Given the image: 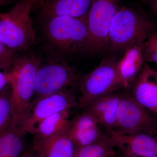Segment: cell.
Wrapping results in <instances>:
<instances>
[{
    "mask_svg": "<svg viewBox=\"0 0 157 157\" xmlns=\"http://www.w3.org/2000/svg\"><path fill=\"white\" fill-rule=\"evenodd\" d=\"M42 63L40 56L31 52L17 56L9 73L11 87L12 112L10 127L24 136L32 98L35 95L37 74Z\"/></svg>",
    "mask_w": 157,
    "mask_h": 157,
    "instance_id": "1",
    "label": "cell"
},
{
    "mask_svg": "<svg viewBox=\"0 0 157 157\" xmlns=\"http://www.w3.org/2000/svg\"><path fill=\"white\" fill-rule=\"evenodd\" d=\"M87 18L59 16L42 21V36L58 53H82L87 36Z\"/></svg>",
    "mask_w": 157,
    "mask_h": 157,
    "instance_id": "2",
    "label": "cell"
},
{
    "mask_svg": "<svg viewBox=\"0 0 157 157\" xmlns=\"http://www.w3.org/2000/svg\"><path fill=\"white\" fill-rule=\"evenodd\" d=\"M39 0H19L9 11L0 12V39L15 52L28 51L36 44L30 17Z\"/></svg>",
    "mask_w": 157,
    "mask_h": 157,
    "instance_id": "3",
    "label": "cell"
},
{
    "mask_svg": "<svg viewBox=\"0 0 157 157\" xmlns=\"http://www.w3.org/2000/svg\"><path fill=\"white\" fill-rule=\"evenodd\" d=\"M157 30V25L148 15L123 6L111 22L108 49L112 52L125 50L135 41H145L149 35Z\"/></svg>",
    "mask_w": 157,
    "mask_h": 157,
    "instance_id": "4",
    "label": "cell"
},
{
    "mask_svg": "<svg viewBox=\"0 0 157 157\" xmlns=\"http://www.w3.org/2000/svg\"><path fill=\"white\" fill-rule=\"evenodd\" d=\"M127 88L117 68V62L104 59L98 66L81 76L78 89L81 93L77 109H83L102 97Z\"/></svg>",
    "mask_w": 157,
    "mask_h": 157,
    "instance_id": "5",
    "label": "cell"
},
{
    "mask_svg": "<svg viewBox=\"0 0 157 157\" xmlns=\"http://www.w3.org/2000/svg\"><path fill=\"white\" fill-rule=\"evenodd\" d=\"M50 56L46 63H41L38 71L36 98L60 92L76 91L78 88L81 76L77 70L59 56Z\"/></svg>",
    "mask_w": 157,
    "mask_h": 157,
    "instance_id": "6",
    "label": "cell"
},
{
    "mask_svg": "<svg viewBox=\"0 0 157 157\" xmlns=\"http://www.w3.org/2000/svg\"><path fill=\"white\" fill-rule=\"evenodd\" d=\"M119 0H94L87 18V33L82 53L95 54L108 49L110 25L121 9Z\"/></svg>",
    "mask_w": 157,
    "mask_h": 157,
    "instance_id": "7",
    "label": "cell"
},
{
    "mask_svg": "<svg viewBox=\"0 0 157 157\" xmlns=\"http://www.w3.org/2000/svg\"><path fill=\"white\" fill-rule=\"evenodd\" d=\"M154 115L135 101L130 93H121L113 131L123 135L146 133L157 135V119Z\"/></svg>",
    "mask_w": 157,
    "mask_h": 157,
    "instance_id": "8",
    "label": "cell"
},
{
    "mask_svg": "<svg viewBox=\"0 0 157 157\" xmlns=\"http://www.w3.org/2000/svg\"><path fill=\"white\" fill-rule=\"evenodd\" d=\"M78 98L74 91H67L36 98L32 101L25 127V134L33 135L35 128L43 120L63 111L77 108Z\"/></svg>",
    "mask_w": 157,
    "mask_h": 157,
    "instance_id": "9",
    "label": "cell"
},
{
    "mask_svg": "<svg viewBox=\"0 0 157 157\" xmlns=\"http://www.w3.org/2000/svg\"><path fill=\"white\" fill-rule=\"evenodd\" d=\"M131 86L129 93L135 101L157 116L156 71L144 63L139 75Z\"/></svg>",
    "mask_w": 157,
    "mask_h": 157,
    "instance_id": "10",
    "label": "cell"
},
{
    "mask_svg": "<svg viewBox=\"0 0 157 157\" xmlns=\"http://www.w3.org/2000/svg\"><path fill=\"white\" fill-rule=\"evenodd\" d=\"M116 148L144 157L157 156V135L146 133L123 135L113 131L109 135Z\"/></svg>",
    "mask_w": 157,
    "mask_h": 157,
    "instance_id": "11",
    "label": "cell"
},
{
    "mask_svg": "<svg viewBox=\"0 0 157 157\" xmlns=\"http://www.w3.org/2000/svg\"><path fill=\"white\" fill-rule=\"evenodd\" d=\"M104 133L95 119L85 110L70 121L67 132L68 137L77 147L95 142Z\"/></svg>",
    "mask_w": 157,
    "mask_h": 157,
    "instance_id": "12",
    "label": "cell"
},
{
    "mask_svg": "<svg viewBox=\"0 0 157 157\" xmlns=\"http://www.w3.org/2000/svg\"><path fill=\"white\" fill-rule=\"evenodd\" d=\"M94 0H44L40 4L42 21L59 16L88 17Z\"/></svg>",
    "mask_w": 157,
    "mask_h": 157,
    "instance_id": "13",
    "label": "cell"
},
{
    "mask_svg": "<svg viewBox=\"0 0 157 157\" xmlns=\"http://www.w3.org/2000/svg\"><path fill=\"white\" fill-rule=\"evenodd\" d=\"M121 94L118 92L111 93L98 99L83 109L95 119L108 135L114 131L116 126L117 113Z\"/></svg>",
    "mask_w": 157,
    "mask_h": 157,
    "instance_id": "14",
    "label": "cell"
},
{
    "mask_svg": "<svg viewBox=\"0 0 157 157\" xmlns=\"http://www.w3.org/2000/svg\"><path fill=\"white\" fill-rule=\"evenodd\" d=\"M139 40L133 42L125 49L121 59L117 62V68L127 88L135 81L144 65V42Z\"/></svg>",
    "mask_w": 157,
    "mask_h": 157,
    "instance_id": "15",
    "label": "cell"
},
{
    "mask_svg": "<svg viewBox=\"0 0 157 157\" xmlns=\"http://www.w3.org/2000/svg\"><path fill=\"white\" fill-rule=\"evenodd\" d=\"M77 147L66 133L45 140H34L33 148L39 157H74Z\"/></svg>",
    "mask_w": 157,
    "mask_h": 157,
    "instance_id": "16",
    "label": "cell"
},
{
    "mask_svg": "<svg viewBox=\"0 0 157 157\" xmlns=\"http://www.w3.org/2000/svg\"><path fill=\"white\" fill-rule=\"evenodd\" d=\"M70 110L58 113L43 120L35 128L34 140H45L63 135L70 126Z\"/></svg>",
    "mask_w": 157,
    "mask_h": 157,
    "instance_id": "17",
    "label": "cell"
},
{
    "mask_svg": "<svg viewBox=\"0 0 157 157\" xmlns=\"http://www.w3.org/2000/svg\"><path fill=\"white\" fill-rule=\"evenodd\" d=\"M115 148L110 136L105 133L95 142L77 147L74 157H114Z\"/></svg>",
    "mask_w": 157,
    "mask_h": 157,
    "instance_id": "18",
    "label": "cell"
},
{
    "mask_svg": "<svg viewBox=\"0 0 157 157\" xmlns=\"http://www.w3.org/2000/svg\"><path fill=\"white\" fill-rule=\"evenodd\" d=\"M22 137L10 127L0 133V157H19L23 149Z\"/></svg>",
    "mask_w": 157,
    "mask_h": 157,
    "instance_id": "19",
    "label": "cell"
},
{
    "mask_svg": "<svg viewBox=\"0 0 157 157\" xmlns=\"http://www.w3.org/2000/svg\"><path fill=\"white\" fill-rule=\"evenodd\" d=\"M11 112V87L9 84L0 91V133L10 126Z\"/></svg>",
    "mask_w": 157,
    "mask_h": 157,
    "instance_id": "20",
    "label": "cell"
},
{
    "mask_svg": "<svg viewBox=\"0 0 157 157\" xmlns=\"http://www.w3.org/2000/svg\"><path fill=\"white\" fill-rule=\"evenodd\" d=\"M17 55L0 39V69L7 73H11Z\"/></svg>",
    "mask_w": 157,
    "mask_h": 157,
    "instance_id": "21",
    "label": "cell"
},
{
    "mask_svg": "<svg viewBox=\"0 0 157 157\" xmlns=\"http://www.w3.org/2000/svg\"><path fill=\"white\" fill-rule=\"evenodd\" d=\"M144 61L157 64V30L154 31L144 42Z\"/></svg>",
    "mask_w": 157,
    "mask_h": 157,
    "instance_id": "22",
    "label": "cell"
},
{
    "mask_svg": "<svg viewBox=\"0 0 157 157\" xmlns=\"http://www.w3.org/2000/svg\"><path fill=\"white\" fill-rule=\"evenodd\" d=\"M9 84V73L0 70V91Z\"/></svg>",
    "mask_w": 157,
    "mask_h": 157,
    "instance_id": "23",
    "label": "cell"
},
{
    "mask_svg": "<svg viewBox=\"0 0 157 157\" xmlns=\"http://www.w3.org/2000/svg\"><path fill=\"white\" fill-rule=\"evenodd\" d=\"M19 157H39L36 151L31 149H27Z\"/></svg>",
    "mask_w": 157,
    "mask_h": 157,
    "instance_id": "24",
    "label": "cell"
},
{
    "mask_svg": "<svg viewBox=\"0 0 157 157\" xmlns=\"http://www.w3.org/2000/svg\"><path fill=\"white\" fill-rule=\"evenodd\" d=\"M117 157H144L139 156L133 154L129 153L128 152L123 151H121L118 154ZM148 157H157V156H151Z\"/></svg>",
    "mask_w": 157,
    "mask_h": 157,
    "instance_id": "25",
    "label": "cell"
},
{
    "mask_svg": "<svg viewBox=\"0 0 157 157\" xmlns=\"http://www.w3.org/2000/svg\"><path fill=\"white\" fill-rule=\"evenodd\" d=\"M14 2V0H0V8L11 5Z\"/></svg>",
    "mask_w": 157,
    "mask_h": 157,
    "instance_id": "26",
    "label": "cell"
},
{
    "mask_svg": "<svg viewBox=\"0 0 157 157\" xmlns=\"http://www.w3.org/2000/svg\"><path fill=\"white\" fill-rule=\"evenodd\" d=\"M149 2H151L153 10L157 14V0H149Z\"/></svg>",
    "mask_w": 157,
    "mask_h": 157,
    "instance_id": "27",
    "label": "cell"
},
{
    "mask_svg": "<svg viewBox=\"0 0 157 157\" xmlns=\"http://www.w3.org/2000/svg\"><path fill=\"white\" fill-rule=\"evenodd\" d=\"M142 2L145 3L147 2H148L149 1V0H140Z\"/></svg>",
    "mask_w": 157,
    "mask_h": 157,
    "instance_id": "28",
    "label": "cell"
},
{
    "mask_svg": "<svg viewBox=\"0 0 157 157\" xmlns=\"http://www.w3.org/2000/svg\"><path fill=\"white\" fill-rule=\"evenodd\" d=\"M44 0H39V5H40V4H42V2H43V1H44Z\"/></svg>",
    "mask_w": 157,
    "mask_h": 157,
    "instance_id": "29",
    "label": "cell"
},
{
    "mask_svg": "<svg viewBox=\"0 0 157 157\" xmlns=\"http://www.w3.org/2000/svg\"><path fill=\"white\" fill-rule=\"evenodd\" d=\"M155 71H156V72H157V70H155Z\"/></svg>",
    "mask_w": 157,
    "mask_h": 157,
    "instance_id": "30",
    "label": "cell"
},
{
    "mask_svg": "<svg viewBox=\"0 0 157 157\" xmlns=\"http://www.w3.org/2000/svg\"><path fill=\"white\" fill-rule=\"evenodd\" d=\"M0 70H1V69H0Z\"/></svg>",
    "mask_w": 157,
    "mask_h": 157,
    "instance_id": "31",
    "label": "cell"
}]
</instances>
